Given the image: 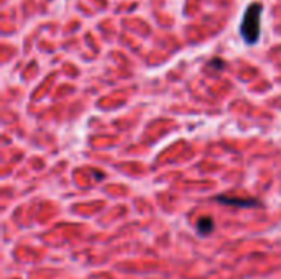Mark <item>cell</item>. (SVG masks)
<instances>
[{
    "instance_id": "1",
    "label": "cell",
    "mask_w": 281,
    "mask_h": 279,
    "mask_svg": "<svg viewBox=\"0 0 281 279\" xmlns=\"http://www.w3.org/2000/svg\"><path fill=\"white\" fill-rule=\"evenodd\" d=\"M260 15H262V5L253 2L247 7L245 15L242 18L240 35L248 45H253L260 38Z\"/></svg>"
},
{
    "instance_id": "2",
    "label": "cell",
    "mask_w": 281,
    "mask_h": 279,
    "mask_svg": "<svg viewBox=\"0 0 281 279\" xmlns=\"http://www.w3.org/2000/svg\"><path fill=\"white\" fill-rule=\"evenodd\" d=\"M217 202L225 205H235V207H258L260 202L257 199H242V197H231V196H217Z\"/></svg>"
},
{
    "instance_id": "3",
    "label": "cell",
    "mask_w": 281,
    "mask_h": 279,
    "mask_svg": "<svg viewBox=\"0 0 281 279\" xmlns=\"http://www.w3.org/2000/svg\"><path fill=\"white\" fill-rule=\"evenodd\" d=\"M198 230L201 232L202 235L211 233V232L214 230V220H212L211 217H201L198 220Z\"/></svg>"
}]
</instances>
